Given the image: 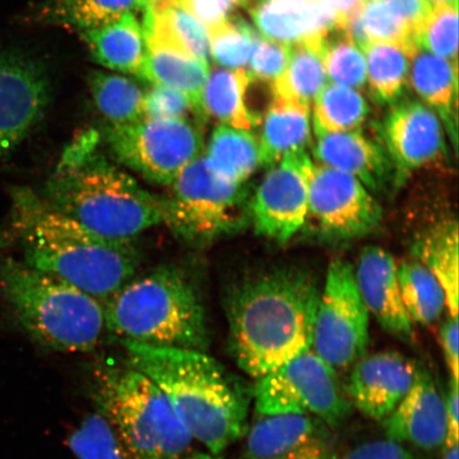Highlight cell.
I'll return each mask as SVG.
<instances>
[{
    "instance_id": "cell-51",
    "label": "cell",
    "mask_w": 459,
    "mask_h": 459,
    "mask_svg": "<svg viewBox=\"0 0 459 459\" xmlns=\"http://www.w3.org/2000/svg\"><path fill=\"white\" fill-rule=\"evenodd\" d=\"M368 2H369V0H368Z\"/></svg>"
},
{
    "instance_id": "cell-22",
    "label": "cell",
    "mask_w": 459,
    "mask_h": 459,
    "mask_svg": "<svg viewBox=\"0 0 459 459\" xmlns=\"http://www.w3.org/2000/svg\"><path fill=\"white\" fill-rule=\"evenodd\" d=\"M409 84L443 120L444 128L456 149L457 63L417 48L411 55Z\"/></svg>"
},
{
    "instance_id": "cell-18",
    "label": "cell",
    "mask_w": 459,
    "mask_h": 459,
    "mask_svg": "<svg viewBox=\"0 0 459 459\" xmlns=\"http://www.w3.org/2000/svg\"><path fill=\"white\" fill-rule=\"evenodd\" d=\"M354 275L361 299L382 329L401 341L415 342L414 323L402 300L398 264L394 256L380 247H366Z\"/></svg>"
},
{
    "instance_id": "cell-44",
    "label": "cell",
    "mask_w": 459,
    "mask_h": 459,
    "mask_svg": "<svg viewBox=\"0 0 459 459\" xmlns=\"http://www.w3.org/2000/svg\"><path fill=\"white\" fill-rule=\"evenodd\" d=\"M439 338L453 378L458 381V317L447 316L440 326Z\"/></svg>"
},
{
    "instance_id": "cell-4",
    "label": "cell",
    "mask_w": 459,
    "mask_h": 459,
    "mask_svg": "<svg viewBox=\"0 0 459 459\" xmlns=\"http://www.w3.org/2000/svg\"><path fill=\"white\" fill-rule=\"evenodd\" d=\"M99 132L82 131L65 147L41 196L60 213L115 240L163 223V197L143 188L100 148Z\"/></svg>"
},
{
    "instance_id": "cell-31",
    "label": "cell",
    "mask_w": 459,
    "mask_h": 459,
    "mask_svg": "<svg viewBox=\"0 0 459 459\" xmlns=\"http://www.w3.org/2000/svg\"><path fill=\"white\" fill-rule=\"evenodd\" d=\"M148 0H51L39 17L78 29L99 28L127 13H145Z\"/></svg>"
},
{
    "instance_id": "cell-7",
    "label": "cell",
    "mask_w": 459,
    "mask_h": 459,
    "mask_svg": "<svg viewBox=\"0 0 459 459\" xmlns=\"http://www.w3.org/2000/svg\"><path fill=\"white\" fill-rule=\"evenodd\" d=\"M0 291L34 342L60 353H89L107 334L105 306L70 283L5 258Z\"/></svg>"
},
{
    "instance_id": "cell-12",
    "label": "cell",
    "mask_w": 459,
    "mask_h": 459,
    "mask_svg": "<svg viewBox=\"0 0 459 459\" xmlns=\"http://www.w3.org/2000/svg\"><path fill=\"white\" fill-rule=\"evenodd\" d=\"M308 216L324 237L349 240L375 231L382 208L354 177L314 160L308 176Z\"/></svg>"
},
{
    "instance_id": "cell-23",
    "label": "cell",
    "mask_w": 459,
    "mask_h": 459,
    "mask_svg": "<svg viewBox=\"0 0 459 459\" xmlns=\"http://www.w3.org/2000/svg\"><path fill=\"white\" fill-rule=\"evenodd\" d=\"M90 54L100 65L139 77L147 56L145 31L134 13L82 31Z\"/></svg>"
},
{
    "instance_id": "cell-19",
    "label": "cell",
    "mask_w": 459,
    "mask_h": 459,
    "mask_svg": "<svg viewBox=\"0 0 459 459\" xmlns=\"http://www.w3.org/2000/svg\"><path fill=\"white\" fill-rule=\"evenodd\" d=\"M386 438L432 451L445 444L447 432L446 403L426 370H419L414 384L395 410L384 420Z\"/></svg>"
},
{
    "instance_id": "cell-9",
    "label": "cell",
    "mask_w": 459,
    "mask_h": 459,
    "mask_svg": "<svg viewBox=\"0 0 459 459\" xmlns=\"http://www.w3.org/2000/svg\"><path fill=\"white\" fill-rule=\"evenodd\" d=\"M254 400L258 416H308L330 429L342 427L353 406L336 370L312 349L257 380Z\"/></svg>"
},
{
    "instance_id": "cell-10",
    "label": "cell",
    "mask_w": 459,
    "mask_h": 459,
    "mask_svg": "<svg viewBox=\"0 0 459 459\" xmlns=\"http://www.w3.org/2000/svg\"><path fill=\"white\" fill-rule=\"evenodd\" d=\"M106 141L118 163L164 186L204 153L203 132L187 118L110 126Z\"/></svg>"
},
{
    "instance_id": "cell-5",
    "label": "cell",
    "mask_w": 459,
    "mask_h": 459,
    "mask_svg": "<svg viewBox=\"0 0 459 459\" xmlns=\"http://www.w3.org/2000/svg\"><path fill=\"white\" fill-rule=\"evenodd\" d=\"M103 306L107 331L120 341L208 352L203 300L179 267L160 266L130 280Z\"/></svg>"
},
{
    "instance_id": "cell-15",
    "label": "cell",
    "mask_w": 459,
    "mask_h": 459,
    "mask_svg": "<svg viewBox=\"0 0 459 459\" xmlns=\"http://www.w3.org/2000/svg\"><path fill=\"white\" fill-rule=\"evenodd\" d=\"M394 169V186L446 152L445 128L432 108L415 100L394 103L380 127Z\"/></svg>"
},
{
    "instance_id": "cell-30",
    "label": "cell",
    "mask_w": 459,
    "mask_h": 459,
    "mask_svg": "<svg viewBox=\"0 0 459 459\" xmlns=\"http://www.w3.org/2000/svg\"><path fill=\"white\" fill-rule=\"evenodd\" d=\"M367 56V77L370 95L381 105H394L403 99L411 65V51L403 46L370 42L363 49Z\"/></svg>"
},
{
    "instance_id": "cell-46",
    "label": "cell",
    "mask_w": 459,
    "mask_h": 459,
    "mask_svg": "<svg viewBox=\"0 0 459 459\" xmlns=\"http://www.w3.org/2000/svg\"><path fill=\"white\" fill-rule=\"evenodd\" d=\"M445 403L447 421L446 441H458V381L455 378L451 377Z\"/></svg>"
},
{
    "instance_id": "cell-45",
    "label": "cell",
    "mask_w": 459,
    "mask_h": 459,
    "mask_svg": "<svg viewBox=\"0 0 459 459\" xmlns=\"http://www.w3.org/2000/svg\"><path fill=\"white\" fill-rule=\"evenodd\" d=\"M387 2L397 11L414 34L420 29L433 9L429 0H387Z\"/></svg>"
},
{
    "instance_id": "cell-40",
    "label": "cell",
    "mask_w": 459,
    "mask_h": 459,
    "mask_svg": "<svg viewBox=\"0 0 459 459\" xmlns=\"http://www.w3.org/2000/svg\"><path fill=\"white\" fill-rule=\"evenodd\" d=\"M290 59V45L269 39H258L250 56L251 80L274 82L285 71Z\"/></svg>"
},
{
    "instance_id": "cell-39",
    "label": "cell",
    "mask_w": 459,
    "mask_h": 459,
    "mask_svg": "<svg viewBox=\"0 0 459 459\" xmlns=\"http://www.w3.org/2000/svg\"><path fill=\"white\" fill-rule=\"evenodd\" d=\"M361 20L370 42L401 45L411 53L416 49L414 32L387 0H369L364 4Z\"/></svg>"
},
{
    "instance_id": "cell-43",
    "label": "cell",
    "mask_w": 459,
    "mask_h": 459,
    "mask_svg": "<svg viewBox=\"0 0 459 459\" xmlns=\"http://www.w3.org/2000/svg\"><path fill=\"white\" fill-rule=\"evenodd\" d=\"M341 459H417V457L403 445L386 438L357 446Z\"/></svg>"
},
{
    "instance_id": "cell-29",
    "label": "cell",
    "mask_w": 459,
    "mask_h": 459,
    "mask_svg": "<svg viewBox=\"0 0 459 459\" xmlns=\"http://www.w3.org/2000/svg\"><path fill=\"white\" fill-rule=\"evenodd\" d=\"M320 43L290 45V59L285 71L273 84L275 99L311 108L315 97L325 88L328 79L320 56Z\"/></svg>"
},
{
    "instance_id": "cell-36",
    "label": "cell",
    "mask_w": 459,
    "mask_h": 459,
    "mask_svg": "<svg viewBox=\"0 0 459 459\" xmlns=\"http://www.w3.org/2000/svg\"><path fill=\"white\" fill-rule=\"evenodd\" d=\"M67 444L77 459H131L110 419L97 409L83 419Z\"/></svg>"
},
{
    "instance_id": "cell-14",
    "label": "cell",
    "mask_w": 459,
    "mask_h": 459,
    "mask_svg": "<svg viewBox=\"0 0 459 459\" xmlns=\"http://www.w3.org/2000/svg\"><path fill=\"white\" fill-rule=\"evenodd\" d=\"M49 94L48 74L36 60L0 51V163L41 119Z\"/></svg>"
},
{
    "instance_id": "cell-25",
    "label": "cell",
    "mask_w": 459,
    "mask_h": 459,
    "mask_svg": "<svg viewBox=\"0 0 459 459\" xmlns=\"http://www.w3.org/2000/svg\"><path fill=\"white\" fill-rule=\"evenodd\" d=\"M311 141L309 107L275 99L263 120L258 148L260 166L272 168L287 154L306 151Z\"/></svg>"
},
{
    "instance_id": "cell-32",
    "label": "cell",
    "mask_w": 459,
    "mask_h": 459,
    "mask_svg": "<svg viewBox=\"0 0 459 459\" xmlns=\"http://www.w3.org/2000/svg\"><path fill=\"white\" fill-rule=\"evenodd\" d=\"M369 113L368 102L357 90L325 85L314 100L315 134L359 130Z\"/></svg>"
},
{
    "instance_id": "cell-33",
    "label": "cell",
    "mask_w": 459,
    "mask_h": 459,
    "mask_svg": "<svg viewBox=\"0 0 459 459\" xmlns=\"http://www.w3.org/2000/svg\"><path fill=\"white\" fill-rule=\"evenodd\" d=\"M402 300L412 323L429 325L446 308V294L435 275L418 260L398 265Z\"/></svg>"
},
{
    "instance_id": "cell-6",
    "label": "cell",
    "mask_w": 459,
    "mask_h": 459,
    "mask_svg": "<svg viewBox=\"0 0 459 459\" xmlns=\"http://www.w3.org/2000/svg\"><path fill=\"white\" fill-rule=\"evenodd\" d=\"M91 393L131 459H223L201 450L160 390L126 361L93 365Z\"/></svg>"
},
{
    "instance_id": "cell-17",
    "label": "cell",
    "mask_w": 459,
    "mask_h": 459,
    "mask_svg": "<svg viewBox=\"0 0 459 459\" xmlns=\"http://www.w3.org/2000/svg\"><path fill=\"white\" fill-rule=\"evenodd\" d=\"M419 370L415 360L399 352L364 355L353 365L344 390L361 414L384 421L410 392Z\"/></svg>"
},
{
    "instance_id": "cell-42",
    "label": "cell",
    "mask_w": 459,
    "mask_h": 459,
    "mask_svg": "<svg viewBox=\"0 0 459 459\" xmlns=\"http://www.w3.org/2000/svg\"><path fill=\"white\" fill-rule=\"evenodd\" d=\"M246 0H179L189 14L204 25L208 30L221 26L228 19L230 11L245 4Z\"/></svg>"
},
{
    "instance_id": "cell-13",
    "label": "cell",
    "mask_w": 459,
    "mask_h": 459,
    "mask_svg": "<svg viewBox=\"0 0 459 459\" xmlns=\"http://www.w3.org/2000/svg\"><path fill=\"white\" fill-rule=\"evenodd\" d=\"M314 160L306 151L287 154L269 168L250 204L255 231L286 243L300 231L308 214V176Z\"/></svg>"
},
{
    "instance_id": "cell-41",
    "label": "cell",
    "mask_w": 459,
    "mask_h": 459,
    "mask_svg": "<svg viewBox=\"0 0 459 459\" xmlns=\"http://www.w3.org/2000/svg\"><path fill=\"white\" fill-rule=\"evenodd\" d=\"M195 108L182 91L163 85H153L143 97V119L186 118Z\"/></svg>"
},
{
    "instance_id": "cell-21",
    "label": "cell",
    "mask_w": 459,
    "mask_h": 459,
    "mask_svg": "<svg viewBox=\"0 0 459 459\" xmlns=\"http://www.w3.org/2000/svg\"><path fill=\"white\" fill-rule=\"evenodd\" d=\"M264 38L291 45L318 42L337 28L334 13L317 0H246Z\"/></svg>"
},
{
    "instance_id": "cell-1",
    "label": "cell",
    "mask_w": 459,
    "mask_h": 459,
    "mask_svg": "<svg viewBox=\"0 0 459 459\" xmlns=\"http://www.w3.org/2000/svg\"><path fill=\"white\" fill-rule=\"evenodd\" d=\"M319 297L314 274L298 266L269 268L231 286L229 351L239 369L257 381L308 351Z\"/></svg>"
},
{
    "instance_id": "cell-26",
    "label": "cell",
    "mask_w": 459,
    "mask_h": 459,
    "mask_svg": "<svg viewBox=\"0 0 459 459\" xmlns=\"http://www.w3.org/2000/svg\"><path fill=\"white\" fill-rule=\"evenodd\" d=\"M220 179L243 186L260 166L258 139L251 131L220 125L213 131L203 154Z\"/></svg>"
},
{
    "instance_id": "cell-2",
    "label": "cell",
    "mask_w": 459,
    "mask_h": 459,
    "mask_svg": "<svg viewBox=\"0 0 459 459\" xmlns=\"http://www.w3.org/2000/svg\"><path fill=\"white\" fill-rule=\"evenodd\" d=\"M4 242L26 265L76 286L105 303L135 277L140 255L131 242L101 237L60 213L29 187L13 188Z\"/></svg>"
},
{
    "instance_id": "cell-47",
    "label": "cell",
    "mask_w": 459,
    "mask_h": 459,
    "mask_svg": "<svg viewBox=\"0 0 459 459\" xmlns=\"http://www.w3.org/2000/svg\"><path fill=\"white\" fill-rule=\"evenodd\" d=\"M336 16L338 28H342L350 17L360 13L364 0H317Z\"/></svg>"
},
{
    "instance_id": "cell-50",
    "label": "cell",
    "mask_w": 459,
    "mask_h": 459,
    "mask_svg": "<svg viewBox=\"0 0 459 459\" xmlns=\"http://www.w3.org/2000/svg\"><path fill=\"white\" fill-rule=\"evenodd\" d=\"M178 2H179V0H178Z\"/></svg>"
},
{
    "instance_id": "cell-11",
    "label": "cell",
    "mask_w": 459,
    "mask_h": 459,
    "mask_svg": "<svg viewBox=\"0 0 459 459\" xmlns=\"http://www.w3.org/2000/svg\"><path fill=\"white\" fill-rule=\"evenodd\" d=\"M369 317L352 264L335 258L320 291L311 349L336 371L349 368L366 355Z\"/></svg>"
},
{
    "instance_id": "cell-34",
    "label": "cell",
    "mask_w": 459,
    "mask_h": 459,
    "mask_svg": "<svg viewBox=\"0 0 459 459\" xmlns=\"http://www.w3.org/2000/svg\"><path fill=\"white\" fill-rule=\"evenodd\" d=\"M88 82L96 108L111 126L134 124L143 119L145 94L131 80L91 72Z\"/></svg>"
},
{
    "instance_id": "cell-49",
    "label": "cell",
    "mask_w": 459,
    "mask_h": 459,
    "mask_svg": "<svg viewBox=\"0 0 459 459\" xmlns=\"http://www.w3.org/2000/svg\"><path fill=\"white\" fill-rule=\"evenodd\" d=\"M430 2L435 4H447L453 5H458V0H430Z\"/></svg>"
},
{
    "instance_id": "cell-16",
    "label": "cell",
    "mask_w": 459,
    "mask_h": 459,
    "mask_svg": "<svg viewBox=\"0 0 459 459\" xmlns=\"http://www.w3.org/2000/svg\"><path fill=\"white\" fill-rule=\"evenodd\" d=\"M244 437L238 459H336L330 428L313 417L260 416Z\"/></svg>"
},
{
    "instance_id": "cell-27",
    "label": "cell",
    "mask_w": 459,
    "mask_h": 459,
    "mask_svg": "<svg viewBox=\"0 0 459 459\" xmlns=\"http://www.w3.org/2000/svg\"><path fill=\"white\" fill-rule=\"evenodd\" d=\"M251 83L248 72L216 70L209 74L201 103L206 118L213 117L230 127L251 131L261 123L260 117L246 105L247 89Z\"/></svg>"
},
{
    "instance_id": "cell-24",
    "label": "cell",
    "mask_w": 459,
    "mask_h": 459,
    "mask_svg": "<svg viewBox=\"0 0 459 459\" xmlns=\"http://www.w3.org/2000/svg\"><path fill=\"white\" fill-rule=\"evenodd\" d=\"M147 44V56L139 78L154 85L168 86L189 97L195 108L198 124H204L205 115L201 96L208 82L209 62L157 44Z\"/></svg>"
},
{
    "instance_id": "cell-37",
    "label": "cell",
    "mask_w": 459,
    "mask_h": 459,
    "mask_svg": "<svg viewBox=\"0 0 459 459\" xmlns=\"http://www.w3.org/2000/svg\"><path fill=\"white\" fill-rule=\"evenodd\" d=\"M210 54L223 67H244L250 60L257 39L256 31L242 17L234 16L209 31Z\"/></svg>"
},
{
    "instance_id": "cell-38",
    "label": "cell",
    "mask_w": 459,
    "mask_h": 459,
    "mask_svg": "<svg viewBox=\"0 0 459 459\" xmlns=\"http://www.w3.org/2000/svg\"><path fill=\"white\" fill-rule=\"evenodd\" d=\"M417 48L457 63L458 5L435 4L415 34Z\"/></svg>"
},
{
    "instance_id": "cell-35",
    "label": "cell",
    "mask_w": 459,
    "mask_h": 459,
    "mask_svg": "<svg viewBox=\"0 0 459 459\" xmlns=\"http://www.w3.org/2000/svg\"><path fill=\"white\" fill-rule=\"evenodd\" d=\"M320 56L333 82L351 89L363 88L367 79L364 54L342 28H334L321 39Z\"/></svg>"
},
{
    "instance_id": "cell-8",
    "label": "cell",
    "mask_w": 459,
    "mask_h": 459,
    "mask_svg": "<svg viewBox=\"0 0 459 459\" xmlns=\"http://www.w3.org/2000/svg\"><path fill=\"white\" fill-rule=\"evenodd\" d=\"M163 197V223L193 245L213 242L243 222V186L220 179L201 156L182 170Z\"/></svg>"
},
{
    "instance_id": "cell-3",
    "label": "cell",
    "mask_w": 459,
    "mask_h": 459,
    "mask_svg": "<svg viewBox=\"0 0 459 459\" xmlns=\"http://www.w3.org/2000/svg\"><path fill=\"white\" fill-rule=\"evenodd\" d=\"M126 363L168 399L197 443L215 456L244 438L254 388L208 352L120 341Z\"/></svg>"
},
{
    "instance_id": "cell-28",
    "label": "cell",
    "mask_w": 459,
    "mask_h": 459,
    "mask_svg": "<svg viewBox=\"0 0 459 459\" xmlns=\"http://www.w3.org/2000/svg\"><path fill=\"white\" fill-rule=\"evenodd\" d=\"M415 254L443 287L449 315L458 317L457 222L447 221L429 230L416 243Z\"/></svg>"
},
{
    "instance_id": "cell-48",
    "label": "cell",
    "mask_w": 459,
    "mask_h": 459,
    "mask_svg": "<svg viewBox=\"0 0 459 459\" xmlns=\"http://www.w3.org/2000/svg\"><path fill=\"white\" fill-rule=\"evenodd\" d=\"M444 459H458V441H446Z\"/></svg>"
},
{
    "instance_id": "cell-20",
    "label": "cell",
    "mask_w": 459,
    "mask_h": 459,
    "mask_svg": "<svg viewBox=\"0 0 459 459\" xmlns=\"http://www.w3.org/2000/svg\"><path fill=\"white\" fill-rule=\"evenodd\" d=\"M313 151L318 164L346 172L372 195L394 185V169L386 149L359 130L319 134Z\"/></svg>"
}]
</instances>
